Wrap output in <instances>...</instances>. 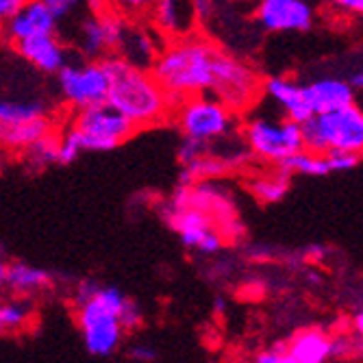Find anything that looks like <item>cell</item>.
<instances>
[{
    "label": "cell",
    "mask_w": 363,
    "mask_h": 363,
    "mask_svg": "<svg viewBox=\"0 0 363 363\" xmlns=\"http://www.w3.org/2000/svg\"><path fill=\"white\" fill-rule=\"evenodd\" d=\"M101 63L109 77L107 103L138 128L159 124L174 109L168 91L163 89L150 68L130 63L118 52L103 57Z\"/></svg>",
    "instance_id": "cell-1"
},
{
    "label": "cell",
    "mask_w": 363,
    "mask_h": 363,
    "mask_svg": "<svg viewBox=\"0 0 363 363\" xmlns=\"http://www.w3.org/2000/svg\"><path fill=\"white\" fill-rule=\"evenodd\" d=\"M216 52L218 46L196 35L170 40V44L159 50L150 70L168 91L172 105L209 91Z\"/></svg>",
    "instance_id": "cell-2"
},
{
    "label": "cell",
    "mask_w": 363,
    "mask_h": 363,
    "mask_svg": "<svg viewBox=\"0 0 363 363\" xmlns=\"http://www.w3.org/2000/svg\"><path fill=\"white\" fill-rule=\"evenodd\" d=\"M126 301L118 287L101 285L87 303L77 305V324L91 357H111L120 350L124 337L120 313Z\"/></svg>",
    "instance_id": "cell-3"
},
{
    "label": "cell",
    "mask_w": 363,
    "mask_h": 363,
    "mask_svg": "<svg viewBox=\"0 0 363 363\" xmlns=\"http://www.w3.org/2000/svg\"><path fill=\"white\" fill-rule=\"evenodd\" d=\"M301 126L305 150L320 155L328 150H348L363 157V109L357 105L313 113Z\"/></svg>",
    "instance_id": "cell-4"
},
{
    "label": "cell",
    "mask_w": 363,
    "mask_h": 363,
    "mask_svg": "<svg viewBox=\"0 0 363 363\" xmlns=\"http://www.w3.org/2000/svg\"><path fill=\"white\" fill-rule=\"evenodd\" d=\"M209 94L233 113H244L261 96V79L244 61L218 48L213 59V79Z\"/></svg>",
    "instance_id": "cell-5"
},
{
    "label": "cell",
    "mask_w": 363,
    "mask_h": 363,
    "mask_svg": "<svg viewBox=\"0 0 363 363\" xmlns=\"http://www.w3.org/2000/svg\"><path fill=\"white\" fill-rule=\"evenodd\" d=\"M72 128L87 152H107L118 148L122 142L133 138L138 126L109 103H101L77 111Z\"/></svg>",
    "instance_id": "cell-6"
},
{
    "label": "cell",
    "mask_w": 363,
    "mask_h": 363,
    "mask_svg": "<svg viewBox=\"0 0 363 363\" xmlns=\"http://www.w3.org/2000/svg\"><path fill=\"white\" fill-rule=\"evenodd\" d=\"M174 118L185 138L216 142L226 138L235 126V113L218 98H209L205 94L191 96L174 105Z\"/></svg>",
    "instance_id": "cell-7"
},
{
    "label": "cell",
    "mask_w": 363,
    "mask_h": 363,
    "mask_svg": "<svg viewBox=\"0 0 363 363\" xmlns=\"http://www.w3.org/2000/svg\"><path fill=\"white\" fill-rule=\"evenodd\" d=\"M244 140L255 157L268 163H279L281 159L305 148L301 122L289 118H252L244 126Z\"/></svg>",
    "instance_id": "cell-8"
},
{
    "label": "cell",
    "mask_w": 363,
    "mask_h": 363,
    "mask_svg": "<svg viewBox=\"0 0 363 363\" xmlns=\"http://www.w3.org/2000/svg\"><path fill=\"white\" fill-rule=\"evenodd\" d=\"M59 94L74 111L107 103L109 94V77L98 59L72 63L68 61L57 72Z\"/></svg>",
    "instance_id": "cell-9"
},
{
    "label": "cell",
    "mask_w": 363,
    "mask_h": 363,
    "mask_svg": "<svg viewBox=\"0 0 363 363\" xmlns=\"http://www.w3.org/2000/svg\"><path fill=\"white\" fill-rule=\"evenodd\" d=\"M163 216L179 233L185 248L201 255H216L222 248L224 240L213 226V218L209 213L194 207H168Z\"/></svg>",
    "instance_id": "cell-10"
},
{
    "label": "cell",
    "mask_w": 363,
    "mask_h": 363,
    "mask_svg": "<svg viewBox=\"0 0 363 363\" xmlns=\"http://www.w3.org/2000/svg\"><path fill=\"white\" fill-rule=\"evenodd\" d=\"M124 24H126V18H122L113 9L101 11L96 16H87L79 24V33H77L81 52L89 59H103L116 52Z\"/></svg>",
    "instance_id": "cell-11"
},
{
    "label": "cell",
    "mask_w": 363,
    "mask_h": 363,
    "mask_svg": "<svg viewBox=\"0 0 363 363\" xmlns=\"http://www.w3.org/2000/svg\"><path fill=\"white\" fill-rule=\"evenodd\" d=\"M59 18L42 3V0H26V3L0 24V35L11 42L13 46L33 35H44V33H57Z\"/></svg>",
    "instance_id": "cell-12"
},
{
    "label": "cell",
    "mask_w": 363,
    "mask_h": 363,
    "mask_svg": "<svg viewBox=\"0 0 363 363\" xmlns=\"http://www.w3.org/2000/svg\"><path fill=\"white\" fill-rule=\"evenodd\" d=\"M257 20L272 33L307 30L313 24V9L307 0H259Z\"/></svg>",
    "instance_id": "cell-13"
},
{
    "label": "cell",
    "mask_w": 363,
    "mask_h": 363,
    "mask_svg": "<svg viewBox=\"0 0 363 363\" xmlns=\"http://www.w3.org/2000/svg\"><path fill=\"white\" fill-rule=\"evenodd\" d=\"M148 16L157 33L166 40L194 35L198 22H201L194 0H155Z\"/></svg>",
    "instance_id": "cell-14"
},
{
    "label": "cell",
    "mask_w": 363,
    "mask_h": 363,
    "mask_svg": "<svg viewBox=\"0 0 363 363\" xmlns=\"http://www.w3.org/2000/svg\"><path fill=\"white\" fill-rule=\"evenodd\" d=\"M16 50L24 61L46 74H57L68 63V50L59 42L57 33H44V35L22 40L16 44Z\"/></svg>",
    "instance_id": "cell-15"
},
{
    "label": "cell",
    "mask_w": 363,
    "mask_h": 363,
    "mask_svg": "<svg viewBox=\"0 0 363 363\" xmlns=\"http://www.w3.org/2000/svg\"><path fill=\"white\" fill-rule=\"evenodd\" d=\"M305 87V98L311 113L335 111L354 105V87L340 79H320Z\"/></svg>",
    "instance_id": "cell-16"
},
{
    "label": "cell",
    "mask_w": 363,
    "mask_h": 363,
    "mask_svg": "<svg viewBox=\"0 0 363 363\" xmlns=\"http://www.w3.org/2000/svg\"><path fill=\"white\" fill-rule=\"evenodd\" d=\"M263 91L266 96H270L277 105L283 107L285 111V118L289 120H296V122H305L309 120L313 113L307 105V98H305V87L298 85L296 81H289V79H268L263 83Z\"/></svg>",
    "instance_id": "cell-17"
},
{
    "label": "cell",
    "mask_w": 363,
    "mask_h": 363,
    "mask_svg": "<svg viewBox=\"0 0 363 363\" xmlns=\"http://www.w3.org/2000/svg\"><path fill=\"white\" fill-rule=\"evenodd\" d=\"M331 359V337L320 328H307L287 344L285 363H324Z\"/></svg>",
    "instance_id": "cell-18"
},
{
    "label": "cell",
    "mask_w": 363,
    "mask_h": 363,
    "mask_svg": "<svg viewBox=\"0 0 363 363\" xmlns=\"http://www.w3.org/2000/svg\"><path fill=\"white\" fill-rule=\"evenodd\" d=\"M244 159H246L244 152H240L235 157H218V155H211V150H209L205 157H201V159L187 163V166H183L179 183L181 185H194L198 181L222 179L224 174H228L235 166H240Z\"/></svg>",
    "instance_id": "cell-19"
},
{
    "label": "cell",
    "mask_w": 363,
    "mask_h": 363,
    "mask_svg": "<svg viewBox=\"0 0 363 363\" xmlns=\"http://www.w3.org/2000/svg\"><path fill=\"white\" fill-rule=\"evenodd\" d=\"M161 48H157V42L148 35L146 30L133 26V24H124L122 38L118 44V55L124 57L126 61L142 65V68H152V63L157 59Z\"/></svg>",
    "instance_id": "cell-20"
},
{
    "label": "cell",
    "mask_w": 363,
    "mask_h": 363,
    "mask_svg": "<svg viewBox=\"0 0 363 363\" xmlns=\"http://www.w3.org/2000/svg\"><path fill=\"white\" fill-rule=\"evenodd\" d=\"M52 130V124L48 116H40L35 120H28L13 126H3V135H0V148L9 152H24L30 144H35L40 138Z\"/></svg>",
    "instance_id": "cell-21"
},
{
    "label": "cell",
    "mask_w": 363,
    "mask_h": 363,
    "mask_svg": "<svg viewBox=\"0 0 363 363\" xmlns=\"http://www.w3.org/2000/svg\"><path fill=\"white\" fill-rule=\"evenodd\" d=\"M50 285H52V277L42 268L28 266V263H9L7 266L5 287H9L13 294L30 296Z\"/></svg>",
    "instance_id": "cell-22"
},
{
    "label": "cell",
    "mask_w": 363,
    "mask_h": 363,
    "mask_svg": "<svg viewBox=\"0 0 363 363\" xmlns=\"http://www.w3.org/2000/svg\"><path fill=\"white\" fill-rule=\"evenodd\" d=\"M277 168L283 170L285 174L294 177V174H301V177H326L331 174L328 170V163L326 157L320 152H311V150H298L285 159H281L277 163Z\"/></svg>",
    "instance_id": "cell-23"
},
{
    "label": "cell",
    "mask_w": 363,
    "mask_h": 363,
    "mask_svg": "<svg viewBox=\"0 0 363 363\" xmlns=\"http://www.w3.org/2000/svg\"><path fill=\"white\" fill-rule=\"evenodd\" d=\"M59 142L61 135H55L52 130L40 138L35 144H30L24 152H20L30 170H44L52 163H59Z\"/></svg>",
    "instance_id": "cell-24"
},
{
    "label": "cell",
    "mask_w": 363,
    "mask_h": 363,
    "mask_svg": "<svg viewBox=\"0 0 363 363\" xmlns=\"http://www.w3.org/2000/svg\"><path fill=\"white\" fill-rule=\"evenodd\" d=\"M289 179H291L289 174L277 168V172L272 174H263L255 179L250 183V191L259 203H279L283 201L289 189Z\"/></svg>",
    "instance_id": "cell-25"
},
{
    "label": "cell",
    "mask_w": 363,
    "mask_h": 363,
    "mask_svg": "<svg viewBox=\"0 0 363 363\" xmlns=\"http://www.w3.org/2000/svg\"><path fill=\"white\" fill-rule=\"evenodd\" d=\"M46 116V107L38 101H0V124L13 126Z\"/></svg>",
    "instance_id": "cell-26"
},
{
    "label": "cell",
    "mask_w": 363,
    "mask_h": 363,
    "mask_svg": "<svg viewBox=\"0 0 363 363\" xmlns=\"http://www.w3.org/2000/svg\"><path fill=\"white\" fill-rule=\"evenodd\" d=\"M30 320V305L26 301L0 303V324L5 331H20Z\"/></svg>",
    "instance_id": "cell-27"
},
{
    "label": "cell",
    "mask_w": 363,
    "mask_h": 363,
    "mask_svg": "<svg viewBox=\"0 0 363 363\" xmlns=\"http://www.w3.org/2000/svg\"><path fill=\"white\" fill-rule=\"evenodd\" d=\"M81 152H85V150L81 146L77 130L68 128L61 135V142H59V163H61V166H70V163H74L81 157Z\"/></svg>",
    "instance_id": "cell-28"
},
{
    "label": "cell",
    "mask_w": 363,
    "mask_h": 363,
    "mask_svg": "<svg viewBox=\"0 0 363 363\" xmlns=\"http://www.w3.org/2000/svg\"><path fill=\"white\" fill-rule=\"evenodd\" d=\"M109 3H111V9L120 13L122 18L135 20L140 16H148L155 0H109Z\"/></svg>",
    "instance_id": "cell-29"
},
{
    "label": "cell",
    "mask_w": 363,
    "mask_h": 363,
    "mask_svg": "<svg viewBox=\"0 0 363 363\" xmlns=\"http://www.w3.org/2000/svg\"><path fill=\"white\" fill-rule=\"evenodd\" d=\"M324 157H326L328 170L331 172H348V170L357 168L361 161V155L348 152V150H328V152H324Z\"/></svg>",
    "instance_id": "cell-30"
},
{
    "label": "cell",
    "mask_w": 363,
    "mask_h": 363,
    "mask_svg": "<svg viewBox=\"0 0 363 363\" xmlns=\"http://www.w3.org/2000/svg\"><path fill=\"white\" fill-rule=\"evenodd\" d=\"M209 142H203V140H194V138H185L177 157L181 161V166H187V163L196 161V159H201L209 152Z\"/></svg>",
    "instance_id": "cell-31"
},
{
    "label": "cell",
    "mask_w": 363,
    "mask_h": 363,
    "mask_svg": "<svg viewBox=\"0 0 363 363\" xmlns=\"http://www.w3.org/2000/svg\"><path fill=\"white\" fill-rule=\"evenodd\" d=\"M142 309L135 301H126L122 313H120V322H122V328H124V333H133L138 331V328L142 326Z\"/></svg>",
    "instance_id": "cell-32"
},
{
    "label": "cell",
    "mask_w": 363,
    "mask_h": 363,
    "mask_svg": "<svg viewBox=\"0 0 363 363\" xmlns=\"http://www.w3.org/2000/svg\"><path fill=\"white\" fill-rule=\"evenodd\" d=\"M42 3L61 20V18H65V16H70L74 9H79L83 0H42Z\"/></svg>",
    "instance_id": "cell-33"
},
{
    "label": "cell",
    "mask_w": 363,
    "mask_h": 363,
    "mask_svg": "<svg viewBox=\"0 0 363 363\" xmlns=\"http://www.w3.org/2000/svg\"><path fill=\"white\" fill-rule=\"evenodd\" d=\"M285 352H287V344H274L263 352H259L255 361L257 363H285Z\"/></svg>",
    "instance_id": "cell-34"
},
{
    "label": "cell",
    "mask_w": 363,
    "mask_h": 363,
    "mask_svg": "<svg viewBox=\"0 0 363 363\" xmlns=\"http://www.w3.org/2000/svg\"><path fill=\"white\" fill-rule=\"evenodd\" d=\"M354 350V344L346 335H335L331 337V359H346Z\"/></svg>",
    "instance_id": "cell-35"
},
{
    "label": "cell",
    "mask_w": 363,
    "mask_h": 363,
    "mask_svg": "<svg viewBox=\"0 0 363 363\" xmlns=\"http://www.w3.org/2000/svg\"><path fill=\"white\" fill-rule=\"evenodd\" d=\"M98 287H101V285L94 283V281H83V283H79L77 289H74V303H77V305L87 303V301L91 298V296L96 294Z\"/></svg>",
    "instance_id": "cell-36"
},
{
    "label": "cell",
    "mask_w": 363,
    "mask_h": 363,
    "mask_svg": "<svg viewBox=\"0 0 363 363\" xmlns=\"http://www.w3.org/2000/svg\"><path fill=\"white\" fill-rule=\"evenodd\" d=\"M24 3L26 0H0V24H3L5 20H9Z\"/></svg>",
    "instance_id": "cell-37"
},
{
    "label": "cell",
    "mask_w": 363,
    "mask_h": 363,
    "mask_svg": "<svg viewBox=\"0 0 363 363\" xmlns=\"http://www.w3.org/2000/svg\"><path fill=\"white\" fill-rule=\"evenodd\" d=\"M128 357H130V359H138V361H152V359H157V352H155L150 346H140V344H135V346H130V348H128Z\"/></svg>",
    "instance_id": "cell-38"
},
{
    "label": "cell",
    "mask_w": 363,
    "mask_h": 363,
    "mask_svg": "<svg viewBox=\"0 0 363 363\" xmlns=\"http://www.w3.org/2000/svg\"><path fill=\"white\" fill-rule=\"evenodd\" d=\"M328 3H333L346 11H352V13H359L363 16V0H328Z\"/></svg>",
    "instance_id": "cell-39"
},
{
    "label": "cell",
    "mask_w": 363,
    "mask_h": 363,
    "mask_svg": "<svg viewBox=\"0 0 363 363\" xmlns=\"http://www.w3.org/2000/svg\"><path fill=\"white\" fill-rule=\"evenodd\" d=\"M194 5H196L198 20H207L211 13V7H213V0H194Z\"/></svg>",
    "instance_id": "cell-40"
},
{
    "label": "cell",
    "mask_w": 363,
    "mask_h": 363,
    "mask_svg": "<svg viewBox=\"0 0 363 363\" xmlns=\"http://www.w3.org/2000/svg\"><path fill=\"white\" fill-rule=\"evenodd\" d=\"M354 333H357L359 340H363V311H359L354 315Z\"/></svg>",
    "instance_id": "cell-41"
},
{
    "label": "cell",
    "mask_w": 363,
    "mask_h": 363,
    "mask_svg": "<svg viewBox=\"0 0 363 363\" xmlns=\"http://www.w3.org/2000/svg\"><path fill=\"white\" fill-rule=\"evenodd\" d=\"M350 85H352L354 89H361V91H363V70H359V72H357V74L352 77Z\"/></svg>",
    "instance_id": "cell-42"
},
{
    "label": "cell",
    "mask_w": 363,
    "mask_h": 363,
    "mask_svg": "<svg viewBox=\"0 0 363 363\" xmlns=\"http://www.w3.org/2000/svg\"><path fill=\"white\" fill-rule=\"evenodd\" d=\"M5 277H7V263L0 259V289L5 287Z\"/></svg>",
    "instance_id": "cell-43"
},
{
    "label": "cell",
    "mask_w": 363,
    "mask_h": 363,
    "mask_svg": "<svg viewBox=\"0 0 363 363\" xmlns=\"http://www.w3.org/2000/svg\"><path fill=\"white\" fill-rule=\"evenodd\" d=\"M309 255H311V257H322L324 250H322V246H311V248H309Z\"/></svg>",
    "instance_id": "cell-44"
},
{
    "label": "cell",
    "mask_w": 363,
    "mask_h": 363,
    "mask_svg": "<svg viewBox=\"0 0 363 363\" xmlns=\"http://www.w3.org/2000/svg\"><path fill=\"white\" fill-rule=\"evenodd\" d=\"M5 168V148H0V172Z\"/></svg>",
    "instance_id": "cell-45"
},
{
    "label": "cell",
    "mask_w": 363,
    "mask_h": 363,
    "mask_svg": "<svg viewBox=\"0 0 363 363\" xmlns=\"http://www.w3.org/2000/svg\"><path fill=\"white\" fill-rule=\"evenodd\" d=\"M3 331H5V328H3V324H0V335H3Z\"/></svg>",
    "instance_id": "cell-46"
},
{
    "label": "cell",
    "mask_w": 363,
    "mask_h": 363,
    "mask_svg": "<svg viewBox=\"0 0 363 363\" xmlns=\"http://www.w3.org/2000/svg\"><path fill=\"white\" fill-rule=\"evenodd\" d=\"M235 3H248V0H235Z\"/></svg>",
    "instance_id": "cell-47"
},
{
    "label": "cell",
    "mask_w": 363,
    "mask_h": 363,
    "mask_svg": "<svg viewBox=\"0 0 363 363\" xmlns=\"http://www.w3.org/2000/svg\"><path fill=\"white\" fill-rule=\"evenodd\" d=\"M0 135H3V124H0Z\"/></svg>",
    "instance_id": "cell-48"
}]
</instances>
